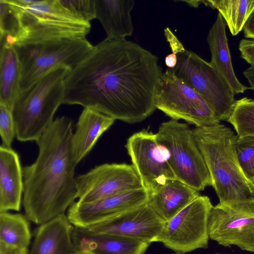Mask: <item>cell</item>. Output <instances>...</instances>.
<instances>
[{
  "label": "cell",
  "instance_id": "5bb4252c",
  "mask_svg": "<svg viewBox=\"0 0 254 254\" xmlns=\"http://www.w3.org/2000/svg\"><path fill=\"white\" fill-rule=\"evenodd\" d=\"M148 192L144 189L127 190L89 203L74 202L67 216L74 226L87 228L120 213L146 203Z\"/></svg>",
  "mask_w": 254,
  "mask_h": 254
},
{
  "label": "cell",
  "instance_id": "ab89813d",
  "mask_svg": "<svg viewBox=\"0 0 254 254\" xmlns=\"http://www.w3.org/2000/svg\"><path fill=\"white\" fill-rule=\"evenodd\" d=\"M253 182L254 183V178L253 179Z\"/></svg>",
  "mask_w": 254,
  "mask_h": 254
},
{
  "label": "cell",
  "instance_id": "cb8c5ba5",
  "mask_svg": "<svg viewBox=\"0 0 254 254\" xmlns=\"http://www.w3.org/2000/svg\"><path fill=\"white\" fill-rule=\"evenodd\" d=\"M25 215L0 212V245L16 249H28L31 233Z\"/></svg>",
  "mask_w": 254,
  "mask_h": 254
},
{
  "label": "cell",
  "instance_id": "4316f807",
  "mask_svg": "<svg viewBox=\"0 0 254 254\" xmlns=\"http://www.w3.org/2000/svg\"><path fill=\"white\" fill-rule=\"evenodd\" d=\"M22 27L18 10L10 0H0V41L16 44Z\"/></svg>",
  "mask_w": 254,
  "mask_h": 254
},
{
  "label": "cell",
  "instance_id": "2e32d148",
  "mask_svg": "<svg viewBox=\"0 0 254 254\" xmlns=\"http://www.w3.org/2000/svg\"><path fill=\"white\" fill-rule=\"evenodd\" d=\"M76 252L83 254H144L151 243L130 237L93 232L74 227Z\"/></svg>",
  "mask_w": 254,
  "mask_h": 254
},
{
  "label": "cell",
  "instance_id": "9a60e30c",
  "mask_svg": "<svg viewBox=\"0 0 254 254\" xmlns=\"http://www.w3.org/2000/svg\"><path fill=\"white\" fill-rule=\"evenodd\" d=\"M165 223L146 203L87 229L95 233L130 237L151 243L156 242Z\"/></svg>",
  "mask_w": 254,
  "mask_h": 254
},
{
  "label": "cell",
  "instance_id": "d6a6232c",
  "mask_svg": "<svg viewBox=\"0 0 254 254\" xmlns=\"http://www.w3.org/2000/svg\"><path fill=\"white\" fill-rule=\"evenodd\" d=\"M243 30L246 38L254 39V9L245 23Z\"/></svg>",
  "mask_w": 254,
  "mask_h": 254
},
{
  "label": "cell",
  "instance_id": "7402d4cb",
  "mask_svg": "<svg viewBox=\"0 0 254 254\" xmlns=\"http://www.w3.org/2000/svg\"><path fill=\"white\" fill-rule=\"evenodd\" d=\"M96 18L99 19L107 35V38L121 40L133 32L130 12L134 6L133 0H95Z\"/></svg>",
  "mask_w": 254,
  "mask_h": 254
},
{
  "label": "cell",
  "instance_id": "1f68e13d",
  "mask_svg": "<svg viewBox=\"0 0 254 254\" xmlns=\"http://www.w3.org/2000/svg\"><path fill=\"white\" fill-rule=\"evenodd\" d=\"M164 34L167 41L169 43L173 53L177 54L185 49L175 35L168 27L164 30Z\"/></svg>",
  "mask_w": 254,
  "mask_h": 254
},
{
  "label": "cell",
  "instance_id": "603a6c76",
  "mask_svg": "<svg viewBox=\"0 0 254 254\" xmlns=\"http://www.w3.org/2000/svg\"><path fill=\"white\" fill-rule=\"evenodd\" d=\"M0 103L12 110L20 93L21 65L15 46L0 41Z\"/></svg>",
  "mask_w": 254,
  "mask_h": 254
},
{
  "label": "cell",
  "instance_id": "6da1fadb",
  "mask_svg": "<svg viewBox=\"0 0 254 254\" xmlns=\"http://www.w3.org/2000/svg\"><path fill=\"white\" fill-rule=\"evenodd\" d=\"M162 68L158 57L126 39L106 38L66 76L63 104L80 105L115 120L141 122L156 109Z\"/></svg>",
  "mask_w": 254,
  "mask_h": 254
},
{
  "label": "cell",
  "instance_id": "e575fe53",
  "mask_svg": "<svg viewBox=\"0 0 254 254\" xmlns=\"http://www.w3.org/2000/svg\"><path fill=\"white\" fill-rule=\"evenodd\" d=\"M243 74L248 80L250 89L254 91V66H250L243 72Z\"/></svg>",
  "mask_w": 254,
  "mask_h": 254
},
{
  "label": "cell",
  "instance_id": "ac0fdd59",
  "mask_svg": "<svg viewBox=\"0 0 254 254\" xmlns=\"http://www.w3.org/2000/svg\"><path fill=\"white\" fill-rule=\"evenodd\" d=\"M18 154L11 148L0 147V212L20 210L24 183Z\"/></svg>",
  "mask_w": 254,
  "mask_h": 254
},
{
  "label": "cell",
  "instance_id": "f35d334b",
  "mask_svg": "<svg viewBox=\"0 0 254 254\" xmlns=\"http://www.w3.org/2000/svg\"><path fill=\"white\" fill-rule=\"evenodd\" d=\"M176 254H183L177 253Z\"/></svg>",
  "mask_w": 254,
  "mask_h": 254
},
{
  "label": "cell",
  "instance_id": "52a82bcc",
  "mask_svg": "<svg viewBox=\"0 0 254 254\" xmlns=\"http://www.w3.org/2000/svg\"><path fill=\"white\" fill-rule=\"evenodd\" d=\"M170 154L176 178L198 192L212 186L210 173L197 145L193 129L171 120L162 123L156 133Z\"/></svg>",
  "mask_w": 254,
  "mask_h": 254
},
{
  "label": "cell",
  "instance_id": "d590c367",
  "mask_svg": "<svg viewBox=\"0 0 254 254\" xmlns=\"http://www.w3.org/2000/svg\"><path fill=\"white\" fill-rule=\"evenodd\" d=\"M178 62V58L176 54L172 53L168 55L165 58V63L168 68H174Z\"/></svg>",
  "mask_w": 254,
  "mask_h": 254
},
{
  "label": "cell",
  "instance_id": "5b68a950",
  "mask_svg": "<svg viewBox=\"0 0 254 254\" xmlns=\"http://www.w3.org/2000/svg\"><path fill=\"white\" fill-rule=\"evenodd\" d=\"M10 0L18 10L22 27L21 36L16 44L83 39L90 31V23L70 13L59 0Z\"/></svg>",
  "mask_w": 254,
  "mask_h": 254
},
{
  "label": "cell",
  "instance_id": "4dcf8cb0",
  "mask_svg": "<svg viewBox=\"0 0 254 254\" xmlns=\"http://www.w3.org/2000/svg\"><path fill=\"white\" fill-rule=\"evenodd\" d=\"M242 58L254 66V40L242 39L239 45Z\"/></svg>",
  "mask_w": 254,
  "mask_h": 254
},
{
  "label": "cell",
  "instance_id": "7c38bea8",
  "mask_svg": "<svg viewBox=\"0 0 254 254\" xmlns=\"http://www.w3.org/2000/svg\"><path fill=\"white\" fill-rule=\"evenodd\" d=\"M208 231L209 238L220 245L254 252V199L213 206Z\"/></svg>",
  "mask_w": 254,
  "mask_h": 254
},
{
  "label": "cell",
  "instance_id": "836d02e7",
  "mask_svg": "<svg viewBox=\"0 0 254 254\" xmlns=\"http://www.w3.org/2000/svg\"><path fill=\"white\" fill-rule=\"evenodd\" d=\"M28 249H16L0 245V254H28Z\"/></svg>",
  "mask_w": 254,
  "mask_h": 254
},
{
  "label": "cell",
  "instance_id": "7a4b0ae2",
  "mask_svg": "<svg viewBox=\"0 0 254 254\" xmlns=\"http://www.w3.org/2000/svg\"><path fill=\"white\" fill-rule=\"evenodd\" d=\"M72 121L56 118L36 141V161L23 169L22 200L29 221L41 225L64 214L76 198Z\"/></svg>",
  "mask_w": 254,
  "mask_h": 254
},
{
  "label": "cell",
  "instance_id": "484cf974",
  "mask_svg": "<svg viewBox=\"0 0 254 254\" xmlns=\"http://www.w3.org/2000/svg\"><path fill=\"white\" fill-rule=\"evenodd\" d=\"M227 121L232 125L238 136L254 137V99L244 97L236 100Z\"/></svg>",
  "mask_w": 254,
  "mask_h": 254
},
{
  "label": "cell",
  "instance_id": "d6986e66",
  "mask_svg": "<svg viewBox=\"0 0 254 254\" xmlns=\"http://www.w3.org/2000/svg\"><path fill=\"white\" fill-rule=\"evenodd\" d=\"M199 195L198 191L183 182L171 179L148 193L146 204L167 222Z\"/></svg>",
  "mask_w": 254,
  "mask_h": 254
},
{
  "label": "cell",
  "instance_id": "44dd1931",
  "mask_svg": "<svg viewBox=\"0 0 254 254\" xmlns=\"http://www.w3.org/2000/svg\"><path fill=\"white\" fill-rule=\"evenodd\" d=\"M226 28V23L218 13L207 37L211 54L210 63L227 81L235 94L243 93L250 87L242 84L236 76L232 65Z\"/></svg>",
  "mask_w": 254,
  "mask_h": 254
},
{
  "label": "cell",
  "instance_id": "3957f363",
  "mask_svg": "<svg viewBox=\"0 0 254 254\" xmlns=\"http://www.w3.org/2000/svg\"><path fill=\"white\" fill-rule=\"evenodd\" d=\"M221 204L254 199V183L243 171L236 153L237 135L217 124L193 129Z\"/></svg>",
  "mask_w": 254,
  "mask_h": 254
},
{
  "label": "cell",
  "instance_id": "83f0119b",
  "mask_svg": "<svg viewBox=\"0 0 254 254\" xmlns=\"http://www.w3.org/2000/svg\"><path fill=\"white\" fill-rule=\"evenodd\" d=\"M235 147L243 171L247 177L253 181L254 178V137L237 135Z\"/></svg>",
  "mask_w": 254,
  "mask_h": 254
},
{
  "label": "cell",
  "instance_id": "f1b7e54d",
  "mask_svg": "<svg viewBox=\"0 0 254 254\" xmlns=\"http://www.w3.org/2000/svg\"><path fill=\"white\" fill-rule=\"evenodd\" d=\"M70 13L86 22L96 18L95 0H59Z\"/></svg>",
  "mask_w": 254,
  "mask_h": 254
},
{
  "label": "cell",
  "instance_id": "277c9868",
  "mask_svg": "<svg viewBox=\"0 0 254 254\" xmlns=\"http://www.w3.org/2000/svg\"><path fill=\"white\" fill-rule=\"evenodd\" d=\"M70 70L59 66L19 93L12 109L17 140L36 141L53 122L63 104L64 80Z\"/></svg>",
  "mask_w": 254,
  "mask_h": 254
},
{
  "label": "cell",
  "instance_id": "d4e9b609",
  "mask_svg": "<svg viewBox=\"0 0 254 254\" xmlns=\"http://www.w3.org/2000/svg\"><path fill=\"white\" fill-rule=\"evenodd\" d=\"M202 3L218 10L233 36L243 29L254 9V0H203Z\"/></svg>",
  "mask_w": 254,
  "mask_h": 254
},
{
  "label": "cell",
  "instance_id": "ba28073f",
  "mask_svg": "<svg viewBox=\"0 0 254 254\" xmlns=\"http://www.w3.org/2000/svg\"><path fill=\"white\" fill-rule=\"evenodd\" d=\"M177 55L176 66L167 69L196 90L208 102L218 121H227L236 100L227 81L210 62L194 52L185 49Z\"/></svg>",
  "mask_w": 254,
  "mask_h": 254
},
{
  "label": "cell",
  "instance_id": "30bf717a",
  "mask_svg": "<svg viewBox=\"0 0 254 254\" xmlns=\"http://www.w3.org/2000/svg\"><path fill=\"white\" fill-rule=\"evenodd\" d=\"M213 206L207 196L200 195L165 222L156 242L183 254L197 249L207 248L209 218Z\"/></svg>",
  "mask_w": 254,
  "mask_h": 254
},
{
  "label": "cell",
  "instance_id": "8fae6325",
  "mask_svg": "<svg viewBox=\"0 0 254 254\" xmlns=\"http://www.w3.org/2000/svg\"><path fill=\"white\" fill-rule=\"evenodd\" d=\"M126 147L148 193L169 180L177 179L171 166L169 152L158 141L156 133L148 129L135 132L127 139Z\"/></svg>",
  "mask_w": 254,
  "mask_h": 254
},
{
  "label": "cell",
  "instance_id": "ffe728a7",
  "mask_svg": "<svg viewBox=\"0 0 254 254\" xmlns=\"http://www.w3.org/2000/svg\"><path fill=\"white\" fill-rule=\"evenodd\" d=\"M115 121L97 110L84 108L78 118L71 138L72 153L77 164L87 155L99 137Z\"/></svg>",
  "mask_w": 254,
  "mask_h": 254
},
{
  "label": "cell",
  "instance_id": "4fadbf2b",
  "mask_svg": "<svg viewBox=\"0 0 254 254\" xmlns=\"http://www.w3.org/2000/svg\"><path fill=\"white\" fill-rule=\"evenodd\" d=\"M76 198L89 203L127 190L143 188L132 164H104L75 179Z\"/></svg>",
  "mask_w": 254,
  "mask_h": 254
},
{
  "label": "cell",
  "instance_id": "f546056e",
  "mask_svg": "<svg viewBox=\"0 0 254 254\" xmlns=\"http://www.w3.org/2000/svg\"><path fill=\"white\" fill-rule=\"evenodd\" d=\"M0 133L1 145L11 148L16 135L15 123L12 110L1 103H0Z\"/></svg>",
  "mask_w": 254,
  "mask_h": 254
},
{
  "label": "cell",
  "instance_id": "8d00e7d4",
  "mask_svg": "<svg viewBox=\"0 0 254 254\" xmlns=\"http://www.w3.org/2000/svg\"><path fill=\"white\" fill-rule=\"evenodd\" d=\"M181 1L187 2L189 5L197 7L202 3V0H182Z\"/></svg>",
  "mask_w": 254,
  "mask_h": 254
},
{
  "label": "cell",
  "instance_id": "8992f818",
  "mask_svg": "<svg viewBox=\"0 0 254 254\" xmlns=\"http://www.w3.org/2000/svg\"><path fill=\"white\" fill-rule=\"evenodd\" d=\"M21 65L20 92L54 68L75 67L93 49L86 38L61 39L16 44Z\"/></svg>",
  "mask_w": 254,
  "mask_h": 254
},
{
  "label": "cell",
  "instance_id": "e0dca14e",
  "mask_svg": "<svg viewBox=\"0 0 254 254\" xmlns=\"http://www.w3.org/2000/svg\"><path fill=\"white\" fill-rule=\"evenodd\" d=\"M74 228L65 213L40 225L28 254H74Z\"/></svg>",
  "mask_w": 254,
  "mask_h": 254
},
{
  "label": "cell",
  "instance_id": "74e56055",
  "mask_svg": "<svg viewBox=\"0 0 254 254\" xmlns=\"http://www.w3.org/2000/svg\"><path fill=\"white\" fill-rule=\"evenodd\" d=\"M74 254H82V253H80L76 252V253H75Z\"/></svg>",
  "mask_w": 254,
  "mask_h": 254
},
{
  "label": "cell",
  "instance_id": "9c48e42d",
  "mask_svg": "<svg viewBox=\"0 0 254 254\" xmlns=\"http://www.w3.org/2000/svg\"><path fill=\"white\" fill-rule=\"evenodd\" d=\"M155 106L172 120H183L196 127L220 123L205 99L167 69L159 79Z\"/></svg>",
  "mask_w": 254,
  "mask_h": 254
},
{
  "label": "cell",
  "instance_id": "60d3db41",
  "mask_svg": "<svg viewBox=\"0 0 254 254\" xmlns=\"http://www.w3.org/2000/svg\"></svg>",
  "mask_w": 254,
  "mask_h": 254
}]
</instances>
